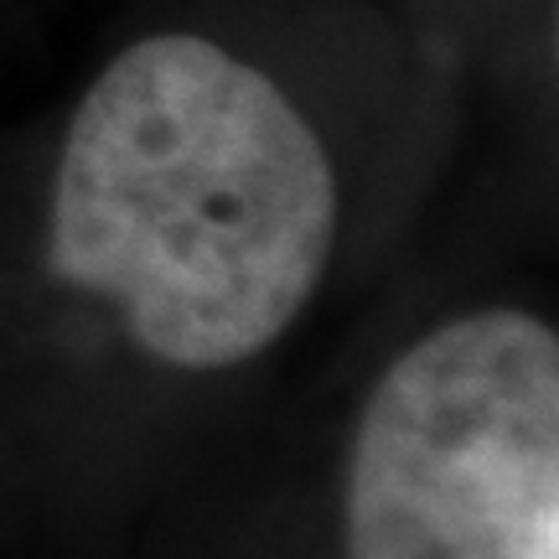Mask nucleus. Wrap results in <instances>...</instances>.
Masks as SVG:
<instances>
[{
	"label": "nucleus",
	"mask_w": 559,
	"mask_h": 559,
	"mask_svg": "<svg viewBox=\"0 0 559 559\" xmlns=\"http://www.w3.org/2000/svg\"><path fill=\"white\" fill-rule=\"evenodd\" d=\"M337 234L317 130L192 32L124 47L83 94L52 181V270L171 368H239L300 317Z\"/></svg>",
	"instance_id": "nucleus-1"
},
{
	"label": "nucleus",
	"mask_w": 559,
	"mask_h": 559,
	"mask_svg": "<svg viewBox=\"0 0 559 559\" xmlns=\"http://www.w3.org/2000/svg\"><path fill=\"white\" fill-rule=\"evenodd\" d=\"M347 559H559L549 321H445L383 373L353 440Z\"/></svg>",
	"instance_id": "nucleus-2"
}]
</instances>
